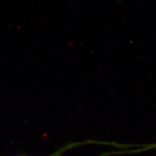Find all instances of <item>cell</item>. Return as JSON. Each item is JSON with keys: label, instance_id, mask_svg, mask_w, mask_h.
<instances>
[{"label": "cell", "instance_id": "6da1fadb", "mask_svg": "<svg viewBox=\"0 0 156 156\" xmlns=\"http://www.w3.org/2000/svg\"><path fill=\"white\" fill-rule=\"evenodd\" d=\"M85 143L84 142H78V143H73V144H71L69 145H68L66 146H64V147H62V149H60V150L56 151L55 153H53L52 154H51L50 156H62V154H64V153H65L66 151H68L71 149H72L74 147H76L78 146H80V145H82L84 144Z\"/></svg>", "mask_w": 156, "mask_h": 156}]
</instances>
